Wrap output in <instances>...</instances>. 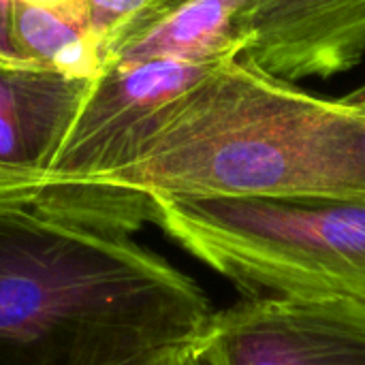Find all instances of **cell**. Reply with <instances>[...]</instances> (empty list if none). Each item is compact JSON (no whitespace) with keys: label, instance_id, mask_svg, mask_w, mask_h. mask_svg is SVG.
Returning <instances> with one entry per match:
<instances>
[{"label":"cell","instance_id":"5","mask_svg":"<svg viewBox=\"0 0 365 365\" xmlns=\"http://www.w3.org/2000/svg\"><path fill=\"white\" fill-rule=\"evenodd\" d=\"M287 79H329L365 60V0H263L244 53Z\"/></svg>","mask_w":365,"mask_h":365},{"label":"cell","instance_id":"7","mask_svg":"<svg viewBox=\"0 0 365 365\" xmlns=\"http://www.w3.org/2000/svg\"><path fill=\"white\" fill-rule=\"evenodd\" d=\"M263 0H186L148 26L103 45L101 68L115 62L178 60L227 64L242 58L255 38Z\"/></svg>","mask_w":365,"mask_h":365},{"label":"cell","instance_id":"2","mask_svg":"<svg viewBox=\"0 0 365 365\" xmlns=\"http://www.w3.org/2000/svg\"><path fill=\"white\" fill-rule=\"evenodd\" d=\"M203 291L128 235L0 199V365H126L192 344Z\"/></svg>","mask_w":365,"mask_h":365},{"label":"cell","instance_id":"6","mask_svg":"<svg viewBox=\"0 0 365 365\" xmlns=\"http://www.w3.org/2000/svg\"><path fill=\"white\" fill-rule=\"evenodd\" d=\"M92 81L0 62V167L47 178Z\"/></svg>","mask_w":365,"mask_h":365},{"label":"cell","instance_id":"10","mask_svg":"<svg viewBox=\"0 0 365 365\" xmlns=\"http://www.w3.org/2000/svg\"><path fill=\"white\" fill-rule=\"evenodd\" d=\"M186 346H180V349H163V351H154V353H148L135 361L126 365H178V359L182 355Z\"/></svg>","mask_w":365,"mask_h":365},{"label":"cell","instance_id":"3","mask_svg":"<svg viewBox=\"0 0 365 365\" xmlns=\"http://www.w3.org/2000/svg\"><path fill=\"white\" fill-rule=\"evenodd\" d=\"M154 222L250 297L365 310V199H156Z\"/></svg>","mask_w":365,"mask_h":365},{"label":"cell","instance_id":"1","mask_svg":"<svg viewBox=\"0 0 365 365\" xmlns=\"http://www.w3.org/2000/svg\"><path fill=\"white\" fill-rule=\"evenodd\" d=\"M306 195L365 199V113L242 56L190 88L133 165L94 190L86 227L130 235L154 222L156 199Z\"/></svg>","mask_w":365,"mask_h":365},{"label":"cell","instance_id":"9","mask_svg":"<svg viewBox=\"0 0 365 365\" xmlns=\"http://www.w3.org/2000/svg\"><path fill=\"white\" fill-rule=\"evenodd\" d=\"M43 182L45 178L0 167V199H17L34 205L36 192Z\"/></svg>","mask_w":365,"mask_h":365},{"label":"cell","instance_id":"8","mask_svg":"<svg viewBox=\"0 0 365 365\" xmlns=\"http://www.w3.org/2000/svg\"><path fill=\"white\" fill-rule=\"evenodd\" d=\"M186 0H88L92 32L105 43L135 32Z\"/></svg>","mask_w":365,"mask_h":365},{"label":"cell","instance_id":"4","mask_svg":"<svg viewBox=\"0 0 365 365\" xmlns=\"http://www.w3.org/2000/svg\"><path fill=\"white\" fill-rule=\"evenodd\" d=\"M195 344L214 365H365V310L248 297L212 312Z\"/></svg>","mask_w":365,"mask_h":365},{"label":"cell","instance_id":"12","mask_svg":"<svg viewBox=\"0 0 365 365\" xmlns=\"http://www.w3.org/2000/svg\"><path fill=\"white\" fill-rule=\"evenodd\" d=\"M364 113H365V111H364Z\"/></svg>","mask_w":365,"mask_h":365},{"label":"cell","instance_id":"11","mask_svg":"<svg viewBox=\"0 0 365 365\" xmlns=\"http://www.w3.org/2000/svg\"><path fill=\"white\" fill-rule=\"evenodd\" d=\"M178 365H214L210 361V357L192 342V344H188L184 351H182V355H180V359H178Z\"/></svg>","mask_w":365,"mask_h":365}]
</instances>
